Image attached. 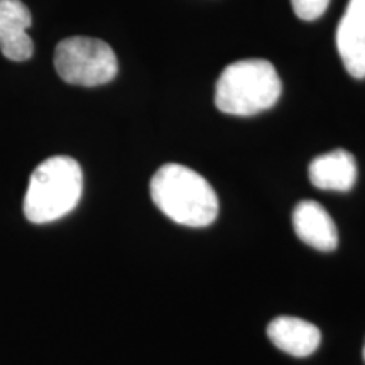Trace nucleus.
I'll use <instances>...</instances> for the list:
<instances>
[{
	"label": "nucleus",
	"instance_id": "nucleus-1",
	"mask_svg": "<svg viewBox=\"0 0 365 365\" xmlns=\"http://www.w3.org/2000/svg\"><path fill=\"white\" fill-rule=\"evenodd\" d=\"M150 198L173 222L202 228L215 222L218 196L202 175L182 166L164 164L150 180Z\"/></svg>",
	"mask_w": 365,
	"mask_h": 365
},
{
	"label": "nucleus",
	"instance_id": "nucleus-2",
	"mask_svg": "<svg viewBox=\"0 0 365 365\" xmlns=\"http://www.w3.org/2000/svg\"><path fill=\"white\" fill-rule=\"evenodd\" d=\"M83 195V171L73 158L46 159L31 175L24 215L31 223H51L71 213Z\"/></svg>",
	"mask_w": 365,
	"mask_h": 365
},
{
	"label": "nucleus",
	"instance_id": "nucleus-3",
	"mask_svg": "<svg viewBox=\"0 0 365 365\" xmlns=\"http://www.w3.org/2000/svg\"><path fill=\"white\" fill-rule=\"evenodd\" d=\"M281 91V78L272 63L242 59L222 71L215 88V105L228 115L252 117L272 108Z\"/></svg>",
	"mask_w": 365,
	"mask_h": 365
},
{
	"label": "nucleus",
	"instance_id": "nucleus-4",
	"mask_svg": "<svg viewBox=\"0 0 365 365\" xmlns=\"http://www.w3.org/2000/svg\"><path fill=\"white\" fill-rule=\"evenodd\" d=\"M54 68L66 83L98 86L115 78L118 61L113 49L105 41L73 36L56 46Z\"/></svg>",
	"mask_w": 365,
	"mask_h": 365
},
{
	"label": "nucleus",
	"instance_id": "nucleus-5",
	"mask_svg": "<svg viewBox=\"0 0 365 365\" xmlns=\"http://www.w3.org/2000/svg\"><path fill=\"white\" fill-rule=\"evenodd\" d=\"M336 48L349 75L365 78V0H349L336 29Z\"/></svg>",
	"mask_w": 365,
	"mask_h": 365
},
{
	"label": "nucleus",
	"instance_id": "nucleus-6",
	"mask_svg": "<svg viewBox=\"0 0 365 365\" xmlns=\"http://www.w3.org/2000/svg\"><path fill=\"white\" fill-rule=\"evenodd\" d=\"M33 24L29 9L21 0H0V49L11 61H27L34 53L27 29Z\"/></svg>",
	"mask_w": 365,
	"mask_h": 365
},
{
	"label": "nucleus",
	"instance_id": "nucleus-7",
	"mask_svg": "<svg viewBox=\"0 0 365 365\" xmlns=\"http://www.w3.org/2000/svg\"><path fill=\"white\" fill-rule=\"evenodd\" d=\"M293 227L296 235L309 247L319 252H331L339 245V230L330 213L313 200H304L296 205L293 212Z\"/></svg>",
	"mask_w": 365,
	"mask_h": 365
},
{
	"label": "nucleus",
	"instance_id": "nucleus-8",
	"mask_svg": "<svg viewBox=\"0 0 365 365\" xmlns=\"http://www.w3.org/2000/svg\"><path fill=\"white\" fill-rule=\"evenodd\" d=\"M308 175L318 190L350 191L357 182V161L349 150L335 149L314 158Z\"/></svg>",
	"mask_w": 365,
	"mask_h": 365
},
{
	"label": "nucleus",
	"instance_id": "nucleus-9",
	"mask_svg": "<svg viewBox=\"0 0 365 365\" xmlns=\"http://www.w3.org/2000/svg\"><path fill=\"white\" fill-rule=\"evenodd\" d=\"M267 336L277 349L293 357H308L317 352L322 333L313 323L294 317H279L267 327Z\"/></svg>",
	"mask_w": 365,
	"mask_h": 365
},
{
	"label": "nucleus",
	"instance_id": "nucleus-10",
	"mask_svg": "<svg viewBox=\"0 0 365 365\" xmlns=\"http://www.w3.org/2000/svg\"><path fill=\"white\" fill-rule=\"evenodd\" d=\"M291 6L299 19L312 22L325 14L330 0H291Z\"/></svg>",
	"mask_w": 365,
	"mask_h": 365
},
{
	"label": "nucleus",
	"instance_id": "nucleus-11",
	"mask_svg": "<svg viewBox=\"0 0 365 365\" xmlns=\"http://www.w3.org/2000/svg\"><path fill=\"white\" fill-rule=\"evenodd\" d=\"M364 360H365V346H364Z\"/></svg>",
	"mask_w": 365,
	"mask_h": 365
}]
</instances>
